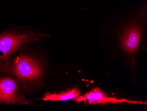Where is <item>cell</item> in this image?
Listing matches in <instances>:
<instances>
[{
	"label": "cell",
	"mask_w": 147,
	"mask_h": 111,
	"mask_svg": "<svg viewBox=\"0 0 147 111\" xmlns=\"http://www.w3.org/2000/svg\"><path fill=\"white\" fill-rule=\"evenodd\" d=\"M48 36L38 30L14 26L0 31V67L20 50Z\"/></svg>",
	"instance_id": "cell-2"
},
{
	"label": "cell",
	"mask_w": 147,
	"mask_h": 111,
	"mask_svg": "<svg viewBox=\"0 0 147 111\" xmlns=\"http://www.w3.org/2000/svg\"><path fill=\"white\" fill-rule=\"evenodd\" d=\"M0 104L36 106L26 99L9 72L0 68Z\"/></svg>",
	"instance_id": "cell-3"
},
{
	"label": "cell",
	"mask_w": 147,
	"mask_h": 111,
	"mask_svg": "<svg viewBox=\"0 0 147 111\" xmlns=\"http://www.w3.org/2000/svg\"><path fill=\"white\" fill-rule=\"evenodd\" d=\"M142 28L137 23L125 28L120 37L123 49L127 53L134 54L138 51L142 39Z\"/></svg>",
	"instance_id": "cell-5"
},
{
	"label": "cell",
	"mask_w": 147,
	"mask_h": 111,
	"mask_svg": "<svg viewBox=\"0 0 147 111\" xmlns=\"http://www.w3.org/2000/svg\"><path fill=\"white\" fill-rule=\"evenodd\" d=\"M26 48L20 50L0 67L10 73L24 94L38 89L43 84L44 75L42 59Z\"/></svg>",
	"instance_id": "cell-1"
},
{
	"label": "cell",
	"mask_w": 147,
	"mask_h": 111,
	"mask_svg": "<svg viewBox=\"0 0 147 111\" xmlns=\"http://www.w3.org/2000/svg\"><path fill=\"white\" fill-rule=\"evenodd\" d=\"M80 95L81 93L78 89L75 87L61 92L59 93H47L41 99L44 101H69L74 99Z\"/></svg>",
	"instance_id": "cell-6"
},
{
	"label": "cell",
	"mask_w": 147,
	"mask_h": 111,
	"mask_svg": "<svg viewBox=\"0 0 147 111\" xmlns=\"http://www.w3.org/2000/svg\"><path fill=\"white\" fill-rule=\"evenodd\" d=\"M78 103L83 102L89 104H121L123 103L132 104H147L146 102L131 101L128 99H119L115 97H110L107 95L98 87L94 88L84 95L79 96L74 99Z\"/></svg>",
	"instance_id": "cell-4"
}]
</instances>
